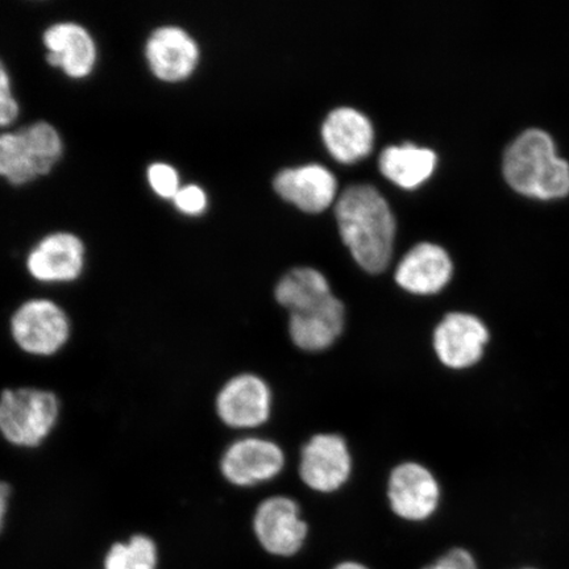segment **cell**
Here are the masks:
<instances>
[{
	"label": "cell",
	"instance_id": "1",
	"mask_svg": "<svg viewBox=\"0 0 569 569\" xmlns=\"http://www.w3.org/2000/svg\"><path fill=\"white\" fill-rule=\"evenodd\" d=\"M339 230L353 258L369 273L389 264L396 234V218L373 184L355 183L340 194L336 208Z\"/></svg>",
	"mask_w": 569,
	"mask_h": 569
},
{
	"label": "cell",
	"instance_id": "2",
	"mask_svg": "<svg viewBox=\"0 0 569 569\" xmlns=\"http://www.w3.org/2000/svg\"><path fill=\"white\" fill-rule=\"evenodd\" d=\"M503 176L525 197L550 201L569 194V163L558 158L550 134L537 128L511 142L505 153Z\"/></svg>",
	"mask_w": 569,
	"mask_h": 569
},
{
	"label": "cell",
	"instance_id": "3",
	"mask_svg": "<svg viewBox=\"0 0 569 569\" xmlns=\"http://www.w3.org/2000/svg\"><path fill=\"white\" fill-rule=\"evenodd\" d=\"M60 416V398L52 390L21 387L0 395V436L13 447L33 450L44 445Z\"/></svg>",
	"mask_w": 569,
	"mask_h": 569
},
{
	"label": "cell",
	"instance_id": "4",
	"mask_svg": "<svg viewBox=\"0 0 569 569\" xmlns=\"http://www.w3.org/2000/svg\"><path fill=\"white\" fill-rule=\"evenodd\" d=\"M251 531L256 545L267 557L293 560L308 546L311 525L295 498L272 496L256 507Z\"/></svg>",
	"mask_w": 569,
	"mask_h": 569
},
{
	"label": "cell",
	"instance_id": "5",
	"mask_svg": "<svg viewBox=\"0 0 569 569\" xmlns=\"http://www.w3.org/2000/svg\"><path fill=\"white\" fill-rule=\"evenodd\" d=\"M61 154L60 134L46 122L0 134V176L13 184L30 182L51 172Z\"/></svg>",
	"mask_w": 569,
	"mask_h": 569
},
{
	"label": "cell",
	"instance_id": "6",
	"mask_svg": "<svg viewBox=\"0 0 569 569\" xmlns=\"http://www.w3.org/2000/svg\"><path fill=\"white\" fill-rule=\"evenodd\" d=\"M13 343L33 358H53L71 338V322L59 303L33 298L21 303L10 320Z\"/></svg>",
	"mask_w": 569,
	"mask_h": 569
},
{
	"label": "cell",
	"instance_id": "7",
	"mask_svg": "<svg viewBox=\"0 0 569 569\" xmlns=\"http://www.w3.org/2000/svg\"><path fill=\"white\" fill-rule=\"evenodd\" d=\"M387 498L391 515L398 521L421 526L438 515L442 489L429 468L421 462L405 461L391 469Z\"/></svg>",
	"mask_w": 569,
	"mask_h": 569
},
{
	"label": "cell",
	"instance_id": "8",
	"mask_svg": "<svg viewBox=\"0 0 569 569\" xmlns=\"http://www.w3.org/2000/svg\"><path fill=\"white\" fill-rule=\"evenodd\" d=\"M490 331L486 322L471 312H448L432 332V348L440 365L452 371H466L486 356Z\"/></svg>",
	"mask_w": 569,
	"mask_h": 569
},
{
	"label": "cell",
	"instance_id": "9",
	"mask_svg": "<svg viewBox=\"0 0 569 569\" xmlns=\"http://www.w3.org/2000/svg\"><path fill=\"white\" fill-rule=\"evenodd\" d=\"M352 468V453L347 440L336 432H320L303 445L298 471L312 492L331 495L347 486Z\"/></svg>",
	"mask_w": 569,
	"mask_h": 569
},
{
	"label": "cell",
	"instance_id": "10",
	"mask_svg": "<svg viewBox=\"0 0 569 569\" xmlns=\"http://www.w3.org/2000/svg\"><path fill=\"white\" fill-rule=\"evenodd\" d=\"M273 410L269 383L254 373H240L227 380L216 397L220 422L233 430H254L264 426Z\"/></svg>",
	"mask_w": 569,
	"mask_h": 569
},
{
	"label": "cell",
	"instance_id": "11",
	"mask_svg": "<svg viewBox=\"0 0 569 569\" xmlns=\"http://www.w3.org/2000/svg\"><path fill=\"white\" fill-rule=\"evenodd\" d=\"M287 465L280 445L260 437L234 440L219 461L223 479L238 488H253L279 478Z\"/></svg>",
	"mask_w": 569,
	"mask_h": 569
},
{
	"label": "cell",
	"instance_id": "12",
	"mask_svg": "<svg viewBox=\"0 0 569 569\" xmlns=\"http://www.w3.org/2000/svg\"><path fill=\"white\" fill-rule=\"evenodd\" d=\"M290 340L305 352H322L337 343L346 329V306L336 295L297 312H290Z\"/></svg>",
	"mask_w": 569,
	"mask_h": 569
},
{
	"label": "cell",
	"instance_id": "13",
	"mask_svg": "<svg viewBox=\"0 0 569 569\" xmlns=\"http://www.w3.org/2000/svg\"><path fill=\"white\" fill-rule=\"evenodd\" d=\"M84 268V246L73 233L49 234L28 254L27 269L46 283L73 282Z\"/></svg>",
	"mask_w": 569,
	"mask_h": 569
},
{
	"label": "cell",
	"instance_id": "14",
	"mask_svg": "<svg viewBox=\"0 0 569 569\" xmlns=\"http://www.w3.org/2000/svg\"><path fill=\"white\" fill-rule=\"evenodd\" d=\"M453 274L450 254L443 247L422 241L403 256L396 269V281L411 295L439 293Z\"/></svg>",
	"mask_w": 569,
	"mask_h": 569
},
{
	"label": "cell",
	"instance_id": "15",
	"mask_svg": "<svg viewBox=\"0 0 569 569\" xmlns=\"http://www.w3.org/2000/svg\"><path fill=\"white\" fill-rule=\"evenodd\" d=\"M149 68L166 82H178L193 73L199 61V48L180 27H161L148 39L146 48Z\"/></svg>",
	"mask_w": 569,
	"mask_h": 569
},
{
	"label": "cell",
	"instance_id": "16",
	"mask_svg": "<svg viewBox=\"0 0 569 569\" xmlns=\"http://www.w3.org/2000/svg\"><path fill=\"white\" fill-rule=\"evenodd\" d=\"M273 187L282 198L305 211L318 212L329 208L337 196L338 182L330 169L320 163L280 170Z\"/></svg>",
	"mask_w": 569,
	"mask_h": 569
},
{
	"label": "cell",
	"instance_id": "17",
	"mask_svg": "<svg viewBox=\"0 0 569 569\" xmlns=\"http://www.w3.org/2000/svg\"><path fill=\"white\" fill-rule=\"evenodd\" d=\"M327 148L341 162H353L371 153L375 132L371 120L353 107H338L322 126Z\"/></svg>",
	"mask_w": 569,
	"mask_h": 569
},
{
	"label": "cell",
	"instance_id": "18",
	"mask_svg": "<svg viewBox=\"0 0 569 569\" xmlns=\"http://www.w3.org/2000/svg\"><path fill=\"white\" fill-rule=\"evenodd\" d=\"M44 44L48 62L61 68L70 77L83 78L94 69L96 42L80 24L71 21L53 24L44 33Z\"/></svg>",
	"mask_w": 569,
	"mask_h": 569
},
{
	"label": "cell",
	"instance_id": "19",
	"mask_svg": "<svg viewBox=\"0 0 569 569\" xmlns=\"http://www.w3.org/2000/svg\"><path fill=\"white\" fill-rule=\"evenodd\" d=\"M380 169L389 180L403 188H416L427 180L437 166V153L412 142L390 146L380 156Z\"/></svg>",
	"mask_w": 569,
	"mask_h": 569
},
{
	"label": "cell",
	"instance_id": "20",
	"mask_svg": "<svg viewBox=\"0 0 569 569\" xmlns=\"http://www.w3.org/2000/svg\"><path fill=\"white\" fill-rule=\"evenodd\" d=\"M331 295L333 293L329 280L322 272L311 267L290 269L277 282L274 289L277 302L289 312L309 309Z\"/></svg>",
	"mask_w": 569,
	"mask_h": 569
},
{
	"label": "cell",
	"instance_id": "21",
	"mask_svg": "<svg viewBox=\"0 0 569 569\" xmlns=\"http://www.w3.org/2000/svg\"><path fill=\"white\" fill-rule=\"evenodd\" d=\"M159 550L154 540L144 533H137L127 542L113 545L106 555L104 569H156Z\"/></svg>",
	"mask_w": 569,
	"mask_h": 569
},
{
	"label": "cell",
	"instance_id": "22",
	"mask_svg": "<svg viewBox=\"0 0 569 569\" xmlns=\"http://www.w3.org/2000/svg\"><path fill=\"white\" fill-rule=\"evenodd\" d=\"M421 569H483V565L475 550L455 545Z\"/></svg>",
	"mask_w": 569,
	"mask_h": 569
},
{
	"label": "cell",
	"instance_id": "23",
	"mask_svg": "<svg viewBox=\"0 0 569 569\" xmlns=\"http://www.w3.org/2000/svg\"><path fill=\"white\" fill-rule=\"evenodd\" d=\"M148 181L154 193L161 198H174L180 187V176L168 163L156 162L148 169Z\"/></svg>",
	"mask_w": 569,
	"mask_h": 569
},
{
	"label": "cell",
	"instance_id": "24",
	"mask_svg": "<svg viewBox=\"0 0 569 569\" xmlns=\"http://www.w3.org/2000/svg\"><path fill=\"white\" fill-rule=\"evenodd\" d=\"M18 116L19 104L12 96L9 71L0 61V127L11 124Z\"/></svg>",
	"mask_w": 569,
	"mask_h": 569
},
{
	"label": "cell",
	"instance_id": "25",
	"mask_svg": "<svg viewBox=\"0 0 569 569\" xmlns=\"http://www.w3.org/2000/svg\"><path fill=\"white\" fill-rule=\"evenodd\" d=\"M173 202L181 212L197 216V213H201L206 209L208 197H206L202 188L197 187V184H188V187L178 190Z\"/></svg>",
	"mask_w": 569,
	"mask_h": 569
},
{
	"label": "cell",
	"instance_id": "26",
	"mask_svg": "<svg viewBox=\"0 0 569 569\" xmlns=\"http://www.w3.org/2000/svg\"><path fill=\"white\" fill-rule=\"evenodd\" d=\"M11 495L9 483L0 480V531L3 530L7 515H9Z\"/></svg>",
	"mask_w": 569,
	"mask_h": 569
},
{
	"label": "cell",
	"instance_id": "27",
	"mask_svg": "<svg viewBox=\"0 0 569 569\" xmlns=\"http://www.w3.org/2000/svg\"><path fill=\"white\" fill-rule=\"evenodd\" d=\"M331 569H372L365 561L356 559H345L338 561Z\"/></svg>",
	"mask_w": 569,
	"mask_h": 569
},
{
	"label": "cell",
	"instance_id": "28",
	"mask_svg": "<svg viewBox=\"0 0 569 569\" xmlns=\"http://www.w3.org/2000/svg\"><path fill=\"white\" fill-rule=\"evenodd\" d=\"M509 569H545V568L536 566V565H521V566L511 567Z\"/></svg>",
	"mask_w": 569,
	"mask_h": 569
}]
</instances>
